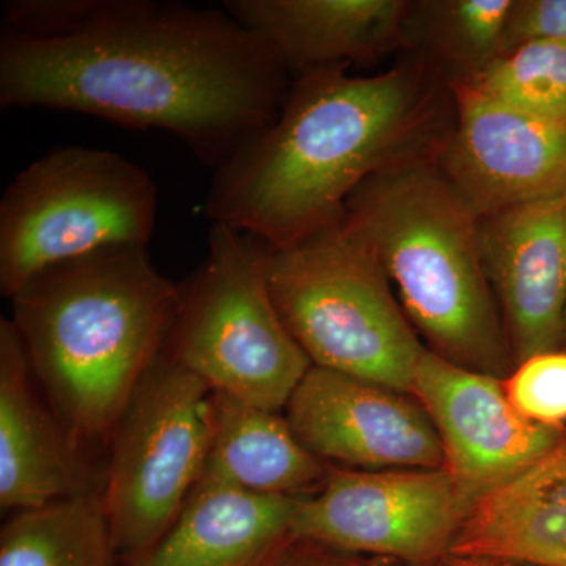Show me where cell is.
Masks as SVG:
<instances>
[{
  "instance_id": "6da1fadb",
  "label": "cell",
  "mask_w": 566,
  "mask_h": 566,
  "mask_svg": "<svg viewBox=\"0 0 566 566\" xmlns=\"http://www.w3.org/2000/svg\"><path fill=\"white\" fill-rule=\"evenodd\" d=\"M286 70L226 9L156 0H17L3 9L0 104L163 129L218 169L277 117Z\"/></svg>"
},
{
  "instance_id": "7a4b0ae2",
  "label": "cell",
  "mask_w": 566,
  "mask_h": 566,
  "mask_svg": "<svg viewBox=\"0 0 566 566\" xmlns=\"http://www.w3.org/2000/svg\"><path fill=\"white\" fill-rule=\"evenodd\" d=\"M301 74L277 117L214 170L203 212L282 249L335 226L368 178L412 153L427 117L424 70Z\"/></svg>"
},
{
  "instance_id": "3957f363",
  "label": "cell",
  "mask_w": 566,
  "mask_h": 566,
  "mask_svg": "<svg viewBox=\"0 0 566 566\" xmlns=\"http://www.w3.org/2000/svg\"><path fill=\"white\" fill-rule=\"evenodd\" d=\"M36 381L81 447L115 428L177 322L181 285L147 248L103 249L55 264L11 297Z\"/></svg>"
},
{
  "instance_id": "277c9868",
  "label": "cell",
  "mask_w": 566,
  "mask_h": 566,
  "mask_svg": "<svg viewBox=\"0 0 566 566\" xmlns=\"http://www.w3.org/2000/svg\"><path fill=\"white\" fill-rule=\"evenodd\" d=\"M342 223L381 262L430 352L493 378L515 370L480 216L438 163L411 156L368 178L346 202Z\"/></svg>"
},
{
  "instance_id": "5b68a950",
  "label": "cell",
  "mask_w": 566,
  "mask_h": 566,
  "mask_svg": "<svg viewBox=\"0 0 566 566\" xmlns=\"http://www.w3.org/2000/svg\"><path fill=\"white\" fill-rule=\"evenodd\" d=\"M263 251L275 307L312 365L409 394L427 346L359 238L340 221Z\"/></svg>"
},
{
  "instance_id": "8992f818",
  "label": "cell",
  "mask_w": 566,
  "mask_h": 566,
  "mask_svg": "<svg viewBox=\"0 0 566 566\" xmlns=\"http://www.w3.org/2000/svg\"><path fill=\"white\" fill-rule=\"evenodd\" d=\"M158 189L118 153L66 145L17 174L0 200V292L13 297L55 264L103 249L147 248Z\"/></svg>"
},
{
  "instance_id": "52a82bcc",
  "label": "cell",
  "mask_w": 566,
  "mask_h": 566,
  "mask_svg": "<svg viewBox=\"0 0 566 566\" xmlns=\"http://www.w3.org/2000/svg\"><path fill=\"white\" fill-rule=\"evenodd\" d=\"M166 354L214 392L279 412L311 359L275 307L263 244L226 223H211L208 252L181 285Z\"/></svg>"
},
{
  "instance_id": "ba28073f",
  "label": "cell",
  "mask_w": 566,
  "mask_h": 566,
  "mask_svg": "<svg viewBox=\"0 0 566 566\" xmlns=\"http://www.w3.org/2000/svg\"><path fill=\"white\" fill-rule=\"evenodd\" d=\"M214 390L164 353L111 439L102 499L117 558L132 565L161 542L210 453Z\"/></svg>"
},
{
  "instance_id": "9c48e42d",
  "label": "cell",
  "mask_w": 566,
  "mask_h": 566,
  "mask_svg": "<svg viewBox=\"0 0 566 566\" xmlns=\"http://www.w3.org/2000/svg\"><path fill=\"white\" fill-rule=\"evenodd\" d=\"M447 469H331L300 506L294 538L411 566H442L474 510Z\"/></svg>"
},
{
  "instance_id": "30bf717a",
  "label": "cell",
  "mask_w": 566,
  "mask_h": 566,
  "mask_svg": "<svg viewBox=\"0 0 566 566\" xmlns=\"http://www.w3.org/2000/svg\"><path fill=\"white\" fill-rule=\"evenodd\" d=\"M409 394L423 406L444 449V469L474 504L524 474L566 436L527 419L504 379L468 370L424 349Z\"/></svg>"
},
{
  "instance_id": "8fae6325",
  "label": "cell",
  "mask_w": 566,
  "mask_h": 566,
  "mask_svg": "<svg viewBox=\"0 0 566 566\" xmlns=\"http://www.w3.org/2000/svg\"><path fill=\"white\" fill-rule=\"evenodd\" d=\"M457 125L439 169L480 216L566 196V117L504 106L452 81Z\"/></svg>"
},
{
  "instance_id": "7c38bea8",
  "label": "cell",
  "mask_w": 566,
  "mask_h": 566,
  "mask_svg": "<svg viewBox=\"0 0 566 566\" xmlns=\"http://www.w3.org/2000/svg\"><path fill=\"white\" fill-rule=\"evenodd\" d=\"M285 409L301 444L326 464L444 468L438 430L411 394L312 365Z\"/></svg>"
},
{
  "instance_id": "4fadbf2b",
  "label": "cell",
  "mask_w": 566,
  "mask_h": 566,
  "mask_svg": "<svg viewBox=\"0 0 566 566\" xmlns=\"http://www.w3.org/2000/svg\"><path fill=\"white\" fill-rule=\"evenodd\" d=\"M488 277L515 363L565 342L566 196L480 218Z\"/></svg>"
},
{
  "instance_id": "5bb4252c",
  "label": "cell",
  "mask_w": 566,
  "mask_h": 566,
  "mask_svg": "<svg viewBox=\"0 0 566 566\" xmlns=\"http://www.w3.org/2000/svg\"><path fill=\"white\" fill-rule=\"evenodd\" d=\"M39 386L17 326L0 319V505L13 513L102 491Z\"/></svg>"
},
{
  "instance_id": "9a60e30c",
  "label": "cell",
  "mask_w": 566,
  "mask_h": 566,
  "mask_svg": "<svg viewBox=\"0 0 566 566\" xmlns=\"http://www.w3.org/2000/svg\"><path fill=\"white\" fill-rule=\"evenodd\" d=\"M223 9L300 76L392 51L411 14L401 0H229Z\"/></svg>"
},
{
  "instance_id": "2e32d148",
  "label": "cell",
  "mask_w": 566,
  "mask_h": 566,
  "mask_svg": "<svg viewBox=\"0 0 566 566\" xmlns=\"http://www.w3.org/2000/svg\"><path fill=\"white\" fill-rule=\"evenodd\" d=\"M304 499L200 479L161 542L128 566H273L296 539Z\"/></svg>"
},
{
  "instance_id": "e0dca14e",
  "label": "cell",
  "mask_w": 566,
  "mask_h": 566,
  "mask_svg": "<svg viewBox=\"0 0 566 566\" xmlns=\"http://www.w3.org/2000/svg\"><path fill=\"white\" fill-rule=\"evenodd\" d=\"M449 558L566 566V436L553 452L474 506Z\"/></svg>"
},
{
  "instance_id": "ac0fdd59",
  "label": "cell",
  "mask_w": 566,
  "mask_h": 566,
  "mask_svg": "<svg viewBox=\"0 0 566 566\" xmlns=\"http://www.w3.org/2000/svg\"><path fill=\"white\" fill-rule=\"evenodd\" d=\"M331 468L308 452L286 417L214 392V423L202 480L253 494L307 497Z\"/></svg>"
},
{
  "instance_id": "d6986e66",
  "label": "cell",
  "mask_w": 566,
  "mask_h": 566,
  "mask_svg": "<svg viewBox=\"0 0 566 566\" xmlns=\"http://www.w3.org/2000/svg\"><path fill=\"white\" fill-rule=\"evenodd\" d=\"M102 491L11 515L0 532V566H114Z\"/></svg>"
},
{
  "instance_id": "ffe728a7",
  "label": "cell",
  "mask_w": 566,
  "mask_h": 566,
  "mask_svg": "<svg viewBox=\"0 0 566 566\" xmlns=\"http://www.w3.org/2000/svg\"><path fill=\"white\" fill-rule=\"evenodd\" d=\"M461 82L512 109L566 117V43L521 44Z\"/></svg>"
},
{
  "instance_id": "44dd1931",
  "label": "cell",
  "mask_w": 566,
  "mask_h": 566,
  "mask_svg": "<svg viewBox=\"0 0 566 566\" xmlns=\"http://www.w3.org/2000/svg\"><path fill=\"white\" fill-rule=\"evenodd\" d=\"M513 0H446L423 3L428 39L442 61L464 81L501 57Z\"/></svg>"
},
{
  "instance_id": "7402d4cb",
  "label": "cell",
  "mask_w": 566,
  "mask_h": 566,
  "mask_svg": "<svg viewBox=\"0 0 566 566\" xmlns=\"http://www.w3.org/2000/svg\"><path fill=\"white\" fill-rule=\"evenodd\" d=\"M506 397L527 419L546 427L566 422V353L535 354L504 379Z\"/></svg>"
},
{
  "instance_id": "603a6c76",
  "label": "cell",
  "mask_w": 566,
  "mask_h": 566,
  "mask_svg": "<svg viewBox=\"0 0 566 566\" xmlns=\"http://www.w3.org/2000/svg\"><path fill=\"white\" fill-rule=\"evenodd\" d=\"M532 41L566 43V0H513L501 55Z\"/></svg>"
},
{
  "instance_id": "cb8c5ba5",
  "label": "cell",
  "mask_w": 566,
  "mask_h": 566,
  "mask_svg": "<svg viewBox=\"0 0 566 566\" xmlns=\"http://www.w3.org/2000/svg\"><path fill=\"white\" fill-rule=\"evenodd\" d=\"M273 566H411L389 558L345 553L307 539H293Z\"/></svg>"
},
{
  "instance_id": "d4e9b609",
  "label": "cell",
  "mask_w": 566,
  "mask_h": 566,
  "mask_svg": "<svg viewBox=\"0 0 566 566\" xmlns=\"http://www.w3.org/2000/svg\"><path fill=\"white\" fill-rule=\"evenodd\" d=\"M442 566H526L510 564H490V562L461 560V558H449Z\"/></svg>"
},
{
  "instance_id": "484cf974",
  "label": "cell",
  "mask_w": 566,
  "mask_h": 566,
  "mask_svg": "<svg viewBox=\"0 0 566 566\" xmlns=\"http://www.w3.org/2000/svg\"><path fill=\"white\" fill-rule=\"evenodd\" d=\"M565 342H566V314H565Z\"/></svg>"
}]
</instances>
